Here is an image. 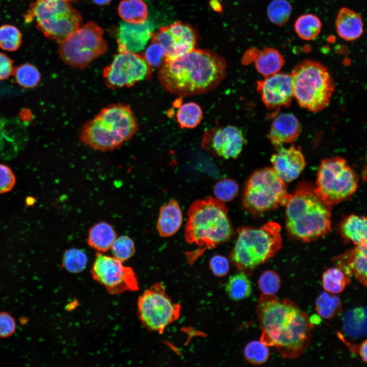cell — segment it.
<instances>
[{
    "mask_svg": "<svg viewBox=\"0 0 367 367\" xmlns=\"http://www.w3.org/2000/svg\"><path fill=\"white\" fill-rule=\"evenodd\" d=\"M256 314L262 331L260 341L275 347L283 358L295 359L310 346L313 324L295 302L262 294Z\"/></svg>",
    "mask_w": 367,
    "mask_h": 367,
    "instance_id": "cell-1",
    "label": "cell"
},
{
    "mask_svg": "<svg viewBox=\"0 0 367 367\" xmlns=\"http://www.w3.org/2000/svg\"><path fill=\"white\" fill-rule=\"evenodd\" d=\"M226 63L218 54L194 48L173 60H166L158 77L163 88L178 96H191L209 92L225 78Z\"/></svg>",
    "mask_w": 367,
    "mask_h": 367,
    "instance_id": "cell-2",
    "label": "cell"
},
{
    "mask_svg": "<svg viewBox=\"0 0 367 367\" xmlns=\"http://www.w3.org/2000/svg\"><path fill=\"white\" fill-rule=\"evenodd\" d=\"M188 216L185 240L198 247L187 255L191 264L205 250L215 248L229 241L232 236L228 209L225 202L216 198L207 197L195 200L189 206Z\"/></svg>",
    "mask_w": 367,
    "mask_h": 367,
    "instance_id": "cell-3",
    "label": "cell"
},
{
    "mask_svg": "<svg viewBox=\"0 0 367 367\" xmlns=\"http://www.w3.org/2000/svg\"><path fill=\"white\" fill-rule=\"evenodd\" d=\"M285 225L291 236L305 243L322 237L331 230V206L307 182L299 184L285 205Z\"/></svg>",
    "mask_w": 367,
    "mask_h": 367,
    "instance_id": "cell-4",
    "label": "cell"
},
{
    "mask_svg": "<svg viewBox=\"0 0 367 367\" xmlns=\"http://www.w3.org/2000/svg\"><path fill=\"white\" fill-rule=\"evenodd\" d=\"M137 119L129 106L110 104L103 108L82 128L79 137L85 146L101 151L121 146L138 130Z\"/></svg>",
    "mask_w": 367,
    "mask_h": 367,
    "instance_id": "cell-5",
    "label": "cell"
},
{
    "mask_svg": "<svg viewBox=\"0 0 367 367\" xmlns=\"http://www.w3.org/2000/svg\"><path fill=\"white\" fill-rule=\"evenodd\" d=\"M281 227L271 221L259 227L244 226L230 254L233 265L241 272L252 271L266 263L281 249Z\"/></svg>",
    "mask_w": 367,
    "mask_h": 367,
    "instance_id": "cell-6",
    "label": "cell"
},
{
    "mask_svg": "<svg viewBox=\"0 0 367 367\" xmlns=\"http://www.w3.org/2000/svg\"><path fill=\"white\" fill-rule=\"evenodd\" d=\"M291 75L293 96L301 107L318 112L329 104L334 84L323 64L309 60L303 61L294 67Z\"/></svg>",
    "mask_w": 367,
    "mask_h": 367,
    "instance_id": "cell-7",
    "label": "cell"
},
{
    "mask_svg": "<svg viewBox=\"0 0 367 367\" xmlns=\"http://www.w3.org/2000/svg\"><path fill=\"white\" fill-rule=\"evenodd\" d=\"M47 38L60 42L82 23L80 13L65 0H36L25 16Z\"/></svg>",
    "mask_w": 367,
    "mask_h": 367,
    "instance_id": "cell-8",
    "label": "cell"
},
{
    "mask_svg": "<svg viewBox=\"0 0 367 367\" xmlns=\"http://www.w3.org/2000/svg\"><path fill=\"white\" fill-rule=\"evenodd\" d=\"M289 197L285 182L272 167L252 173L244 187L242 201L244 207L259 215L285 205Z\"/></svg>",
    "mask_w": 367,
    "mask_h": 367,
    "instance_id": "cell-9",
    "label": "cell"
},
{
    "mask_svg": "<svg viewBox=\"0 0 367 367\" xmlns=\"http://www.w3.org/2000/svg\"><path fill=\"white\" fill-rule=\"evenodd\" d=\"M103 34V29L93 21L81 25L59 42L60 57L65 64L72 67H87L108 50Z\"/></svg>",
    "mask_w": 367,
    "mask_h": 367,
    "instance_id": "cell-10",
    "label": "cell"
},
{
    "mask_svg": "<svg viewBox=\"0 0 367 367\" xmlns=\"http://www.w3.org/2000/svg\"><path fill=\"white\" fill-rule=\"evenodd\" d=\"M358 177L347 161L339 156L322 161L314 190L327 204L332 206L352 196L358 187Z\"/></svg>",
    "mask_w": 367,
    "mask_h": 367,
    "instance_id": "cell-11",
    "label": "cell"
},
{
    "mask_svg": "<svg viewBox=\"0 0 367 367\" xmlns=\"http://www.w3.org/2000/svg\"><path fill=\"white\" fill-rule=\"evenodd\" d=\"M137 306L138 314L143 326L161 334L178 319L181 310L180 305L173 303L166 294L164 285L158 282L139 297Z\"/></svg>",
    "mask_w": 367,
    "mask_h": 367,
    "instance_id": "cell-12",
    "label": "cell"
},
{
    "mask_svg": "<svg viewBox=\"0 0 367 367\" xmlns=\"http://www.w3.org/2000/svg\"><path fill=\"white\" fill-rule=\"evenodd\" d=\"M152 67L143 54L119 52L106 66L102 76L107 87L112 89L130 87L139 82L150 78Z\"/></svg>",
    "mask_w": 367,
    "mask_h": 367,
    "instance_id": "cell-13",
    "label": "cell"
},
{
    "mask_svg": "<svg viewBox=\"0 0 367 367\" xmlns=\"http://www.w3.org/2000/svg\"><path fill=\"white\" fill-rule=\"evenodd\" d=\"M91 272L94 279L110 294L117 295L139 289L134 270L114 256L97 253Z\"/></svg>",
    "mask_w": 367,
    "mask_h": 367,
    "instance_id": "cell-14",
    "label": "cell"
},
{
    "mask_svg": "<svg viewBox=\"0 0 367 367\" xmlns=\"http://www.w3.org/2000/svg\"><path fill=\"white\" fill-rule=\"evenodd\" d=\"M196 35L192 28L180 21L169 26H163L153 33L151 41L160 43L164 48L166 60H173L188 53L195 48Z\"/></svg>",
    "mask_w": 367,
    "mask_h": 367,
    "instance_id": "cell-15",
    "label": "cell"
},
{
    "mask_svg": "<svg viewBox=\"0 0 367 367\" xmlns=\"http://www.w3.org/2000/svg\"><path fill=\"white\" fill-rule=\"evenodd\" d=\"M245 143L242 130L233 125L208 130L203 136L202 141L204 149L225 159L237 158Z\"/></svg>",
    "mask_w": 367,
    "mask_h": 367,
    "instance_id": "cell-16",
    "label": "cell"
},
{
    "mask_svg": "<svg viewBox=\"0 0 367 367\" xmlns=\"http://www.w3.org/2000/svg\"><path fill=\"white\" fill-rule=\"evenodd\" d=\"M257 90L270 110L289 107L293 96L291 73L277 72L257 82Z\"/></svg>",
    "mask_w": 367,
    "mask_h": 367,
    "instance_id": "cell-17",
    "label": "cell"
},
{
    "mask_svg": "<svg viewBox=\"0 0 367 367\" xmlns=\"http://www.w3.org/2000/svg\"><path fill=\"white\" fill-rule=\"evenodd\" d=\"M153 25L147 20L142 23H120L117 32L118 52L138 53L143 50L153 33Z\"/></svg>",
    "mask_w": 367,
    "mask_h": 367,
    "instance_id": "cell-18",
    "label": "cell"
},
{
    "mask_svg": "<svg viewBox=\"0 0 367 367\" xmlns=\"http://www.w3.org/2000/svg\"><path fill=\"white\" fill-rule=\"evenodd\" d=\"M272 168L285 183L296 179L305 166L304 155L299 147H280L271 158Z\"/></svg>",
    "mask_w": 367,
    "mask_h": 367,
    "instance_id": "cell-19",
    "label": "cell"
},
{
    "mask_svg": "<svg viewBox=\"0 0 367 367\" xmlns=\"http://www.w3.org/2000/svg\"><path fill=\"white\" fill-rule=\"evenodd\" d=\"M300 129L299 121L295 115L291 113H282L273 120L269 139L278 149L284 144L294 142L300 134Z\"/></svg>",
    "mask_w": 367,
    "mask_h": 367,
    "instance_id": "cell-20",
    "label": "cell"
},
{
    "mask_svg": "<svg viewBox=\"0 0 367 367\" xmlns=\"http://www.w3.org/2000/svg\"><path fill=\"white\" fill-rule=\"evenodd\" d=\"M366 243L356 245L351 250L338 257L337 268L348 276L354 275L363 286H366Z\"/></svg>",
    "mask_w": 367,
    "mask_h": 367,
    "instance_id": "cell-21",
    "label": "cell"
},
{
    "mask_svg": "<svg viewBox=\"0 0 367 367\" xmlns=\"http://www.w3.org/2000/svg\"><path fill=\"white\" fill-rule=\"evenodd\" d=\"M182 214L178 202L170 200L161 207L156 223V229L162 237H169L175 234L182 223Z\"/></svg>",
    "mask_w": 367,
    "mask_h": 367,
    "instance_id": "cell-22",
    "label": "cell"
},
{
    "mask_svg": "<svg viewBox=\"0 0 367 367\" xmlns=\"http://www.w3.org/2000/svg\"><path fill=\"white\" fill-rule=\"evenodd\" d=\"M337 34L347 41H353L360 37L363 33V22L361 16L348 8H341L335 20Z\"/></svg>",
    "mask_w": 367,
    "mask_h": 367,
    "instance_id": "cell-23",
    "label": "cell"
},
{
    "mask_svg": "<svg viewBox=\"0 0 367 367\" xmlns=\"http://www.w3.org/2000/svg\"><path fill=\"white\" fill-rule=\"evenodd\" d=\"M116 238V231L111 225L106 222H99L90 228L87 243L98 251L104 252L111 249Z\"/></svg>",
    "mask_w": 367,
    "mask_h": 367,
    "instance_id": "cell-24",
    "label": "cell"
},
{
    "mask_svg": "<svg viewBox=\"0 0 367 367\" xmlns=\"http://www.w3.org/2000/svg\"><path fill=\"white\" fill-rule=\"evenodd\" d=\"M344 333L351 338H361L366 334V308L356 307L348 310L343 319Z\"/></svg>",
    "mask_w": 367,
    "mask_h": 367,
    "instance_id": "cell-25",
    "label": "cell"
},
{
    "mask_svg": "<svg viewBox=\"0 0 367 367\" xmlns=\"http://www.w3.org/2000/svg\"><path fill=\"white\" fill-rule=\"evenodd\" d=\"M284 63V59L280 53L271 47L259 51L254 59L256 69L265 77L278 72Z\"/></svg>",
    "mask_w": 367,
    "mask_h": 367,
    "instance_id": "cell-26",
    "label": "cell"
},
{
    "mask_svg": "<svg viewBox=\"0 0 367 367\" xmlns=\"http://www.w3.org/2000/svg\"><path fill=\"white\" fill-rule=\"evenodd\" d=\"M366 218L355 215L349 216L340 226L342 237L355 245L366 243Z\"/></svg>",
    "mask_w": 367,
    "mask_h": 367,
    "instance_id": "cell-27",
    "label": "cell"
},
{
    "mask_svg": "<svg viewBox=\"0 0 367 367\" xmlns=\"http://www.w3.org/2000/svg\"><path fill=\"white\" fill-rule=\"evenodd\" d=\"M118 12L124 21L135 23L145 21L148 14L147 6L142 0H122Z\"/></svg>",
    "mask_w": 367,
    "mask_h": 367,
    "instance_id": "cell-28",
    "label": "cell"
},
{
    "mask_svg": "<svg viewBox=\"0 0 367 367\" xmlns=\"http://www.w3.org/2000/svg\"><path fill=\"white\" fill-rule=\"evenodd\" d=\"M225 290L230 299L239 301L248 298L251 295L252 285L245 273L240 272L229 277Z\"/></svg>",
    "mask_w": 367,
    "mask_h": 367,
    "instance_id": "cell-29",
    "label": "cell"
},
{
    "mask_svg": "<svg viewBox=\"0 0 367 367\" xmlns=\"http://www.w3.org/2000/svg\"><path fill=\"white\" fill-rule=\"evenodd\" d=\"M321 20L312 14H304L298 18L294 24L295 30L298 36L304 40L314 39L322 29Z\"/></svg>",
    "mask_w": 367,
    "mask_h": 367,
    "instance_id": "cell-30",
    "label": "cell"
},
{
    "mask_svg": "<svg viewBox=\"0 0 367 367\" xmlns=\"http://www.w3.org/2000/svg\"><path fill=\"white\" fill-rule=\"evenodd\" d=\"M177 121L182 128H193L201 121L203 112L199 104L191 101L180 105L176 114Z\"/></svg>",
    "mask_w": 367,
    "mask_h": 367,
    "instance_id": "cell-31",
    "label": "cell"
},
{
    "mask_svg": "<svg viewBox=\"0 0 367 367\" xmlns=\"http://www.w3.org/2000/svg\"><path fill=\"white\" fill-rule=\"evenodd\" d=\"M316 309L320 317L330 319L341 312L342 302L339 297L333 294L323 292L316 299Z\"/></svg>",
    "mask_w": 367,
    "mask_h": 367,
    "instance_id": "cell-32",
    "label": "cell"
},
{
    "mask_svg": "<svg viewBox=\"0 0 367 367\" xmlns=\"http://www.w3.org/2000/svg\"><path fill=\"white\" fill-rule=\"evenodd\" d=\"M350 281V277L337 267L327 269L322 276L324 289L333 294L342 292Z\"/></svg>",
    "mask_w": 367,
    "mask_h": 367,
    "instance_id": "cell-33",
    "label": "cell"
},
{
    "mask_svg": "<svg viewBox=\"0 0 367 367\" xmlns=\"http://www.w3.org/2000/svg\"><path fill=\"white\" fill-rule=\"evenodd\" d=\"M13 74L16 83L25 88L35 87L41 79V74L37 68L30 63L14 67Z\"/></svg>",
    "mask_w": 367,
    "mask_h": 367,
    "instance_id": "cell-34",
    "label": "cell"
},
{
    "mask_svg": "<svg viewBox=\"0 0 367 367\" xmlns=\"http://www.w3.org/2000/svg\"><path fill=\"white\" fill-rule=\"evenodd\" d=\"M292 11V6L286 0H273L268 5L267 15L272 23L282 26L289 20Z\"/></svg>",
    "mask_w": 367,
    "mask_h": 367,
    "instance_id": "cell-35",
    "label": "cell"
},
{
    "mask_svg": "<svg viewBox=\"0 0 367 367\" xmlns=\"http://www.w3.org/2000/svg\"><path fill=\"white\" fill-rule=\"evenodd\" d=\"M87 264L86 254L77 248L66 250L62 259V266L70 273H77L83 271Z\"/></svg>",
    "mask_w": 367,
    "mask_h": 367,
    "instance_id": "cell-36",
    "label": "cell"
},
{
    "mask_svg": "<svg viewBox=\"0 0 367 367\" xmlns=\"http://www.w3.org/2000/svg\"><path fill=\"white\" fill-rule=\"evenodd\" d=\"M22 42V35L14 25L4 24L0 27V47L7 51L16 50Z\"/></svg>",
    "mask_w": 367,
    "mask_h": 367,
    "instance_id": "cell-37",
    "label": "cell"
},
{
    "mask_svg": "<svg viewBox=\"0 0 367 367\" xmlns=\"http://www.w3.org/2000/svg\"><path fill=\"white\" fill-rule=\"evenodd\" d=\"M267 347L261 341L254 340L248 343L244 350L246 359L249 363L255 365L265 363L270 356Z\"/></svg>",
    "mask_w": 367,
    "mask_h": 367,
    "instance_id": "cell-38",
    "label": "cell"
},
{
    "mask_svg": "<svg viewBox=\"0 0 367 367\" xmlns=\"http://www.w3.org/2000/svg\"><path fill=\"white\" fill-rule=\"evenodd\" d=\"M111 249L113 256L123 263L134 255L135 245L128 236L121 235L116 238Z\"/></svg>",
    "mask_w": 367,
    "mask_h": 367,
    "instance_id": "cell-39",
    "label": "cell"
},
{
    "mask_svg": "<svg viewBox=\"0 0 367 367\" xmlns=\"http://www.w3.org/2000/svg\"><path fill=\"white\" fill-rule=\"evenodd\" d=\"M239 187L233 179L225 178L218 181L215 185L214 193L216 198L224 202H229L237 196Z\"/></svg>",
    "mask_w": 367,
    "mask_h": 367,
    "instance_id": "cell-40",
    "label": "cell"
},
{
    "mask_svg": "<svg viewBox=\"0 0 367 367\" xmlns=\"http://www.w3.org/2000/svg\"><path fill=\"white\" fill-rule=\"evenodd\" d=\"M280 284L279 276L272 270L264 272L258 280L259 290L262 294L267 295H275L280 288Z\"/></svg>",
    "mask_w": 367,
    "mask_h": 367,
    "instance_id": "cell-41",
    "label": "cell"
},
{
    "mask_svg": "<svg viewBox=\"0 0 367 367\" xmlns=\"http://www.w3.org/2000/svg\"><path fill=\"white\" fill-rule=\"evenodd\" d=\"M143 56L151 67H160L166 59L164 48L160 43L154 41H151L147 46Z\"/></svg>",
    "mask_w": 367,
    "mask_h": 367,
    "instance_id": "cell-42",
    "label": "cell"
},
{
    "mask_svg": "<svg viewBox=\"0 0 367 367\" xmlns=\"http://www.w3.org/2000/svg\"><path fill=\"white\" fill-rule=\"evenodd\" d=\"M15 175L8 166L0 164V194L8 193L15 185Z\"/></svg>",
    "mask_w": 367,
    "mask_h": 367,
    "instance_id": "cell-43",
    "label": "cell"
},
{
    "mask_svg": "<svg viewBox=\"0 0 367 367\" xmlns=\"http://www.w3.org/2000/svg\"><path fill=\"white\" fill-rule=\"evenodd\" d=\"M16 329L14 318L9 313L0 312V338H6L13 335Z\"/></svg>",
    "mask_w": 367,
    "mask_h": 367,
    "instance_id": "cell-44",
    "label": "cell"
},
{
    "mask_svg": "<svg viewBox=\"0 0 367 367\" xmlns=\"http://www.w3.org/2000/svg\"><path fill=\"white\" fill-rule=\"evenodd\" d=\"M209 266L214 274L218 277L226 275L229 269L228 259L221 255L213 256L210 259Z\"/></svg>",
    "mask_w": 367,
    "mask_h": 367,
    "instance_id": "cell-45",
    "label": "cell"
},
{
    "mask_svg": "<svg viewBox=\"0 0 367 367\" xmlns=\"http://www.w3.org/2000/svg\"><path fill=\"white\" fill-rule=\"evenodd\" d=\"M14 69L13 61L6 55L0 52V81L10 77Z\"/></svg>",
    "mask_w": 367,
    "mask_h": 367,
    "instance_id": "cell-46",
    "label": "cell"
},
{
    "mask_svg": "<svg viewBox=\"0 0 367 367\" xmlns=\"http://www.w3.org/2000/svg\"><path fill=\"white\" fill-rule=\"evenodd\" d=\"M366 348H367V341L365 339L359 346L358 348V353L363 361L366 363L367 357H366Z\"/></svg>",
    "mask_w": 367,
    "mask_h": 367,
    "instance_id": "cell-47",
    "label": "cell"
},
{
    "mask_svg": "<svg viewBox=\"0 0 367 367\" xmlns=\"http://www.w3.org/2000/svg\"><path fill=\"white\" fill-rule=\"evenodd\" d=\"M112 0H93L96 4L98 5H106L109 4Z\"/></svg>",
    "mask_w": 367,
    "mask_h": 367,
    "instance_id": "cell-48",
    "label": "cell"
},
{
    "mask_svg": "<svg viewBox=\"0 0 367 367\" xmlns=\"http://www.w3.org/2000/svg\"><path fill=\"white\" fill-rule=\"evenodd\" d=\"M216 2H217V0H213L212 1L211 5L212 4V8L213 9L216 8V10L217 11L218 10L217 8L220 9V8H220V4H219V3L217 4Z\"/></svg>",
    "mask_w": 367,
    "mask_h": 367,
    "instance_id": "cell-49",
    "label": "cell"
},
{
    "mask_svg": "<svg viewBox=\"0 0 367 367\" xmlns=\"http://www.w3.org/2000/svg\"><path fill=\"white\" fill-rule=\"evenodd\" d=\"M65 1H67L68 2H73V1H78V0H65Z\"/></svg>",
    "mask_w": 367,
    "mask_h": 367,
    "instance_id": "cell-50",
    "label": "cell"
}]
</instances>
